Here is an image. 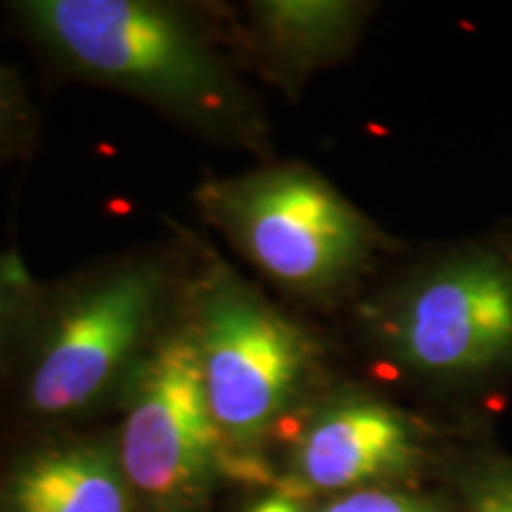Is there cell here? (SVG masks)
<instances>
[{
  "label": "cell",
  "mask_w": 512,
  "mask_h": 512,
  "mask_svg": "<svg viewBox=\"0 0 512 512\" xmlns=\"http://www.w3.org/2000/svg\"><path fill=\"white\" fill-rule=\"evenodd\" d=\"M19 12L76 72L209 131L256 128L219 50L181 12L143 0H31Z\"/></svg>",
  "instance_id": "6da1fadb"
},
{
  "label": "cell",
  "mask_w": 512,
  "mask_h": 512,
  "mask_svg": "<svg viewBox=\"0 0 512 512\" xmlns=\"http://www.w3.org/2000/svg\"><path fill=\"white\" fill-rule=\"evenodd\" d=\"M200 202L247 261L290 290L339 285L370 249L363 216L302 166H271L207 183Z\"/></svg>",
  "instance_id": "7a4b0ae2"
},
{
  "label": "cell",
  "mask_w": 512,
  "mask_h": 512,
  "mask_svg": "<svg viewBox=\"0 0 512 512\" xmlns=\"http://www.w3.org/2000/svg\"><path fill=\"white\" fill-rule=\"evenodd\" d=\"M188 332L211 415L233 441L259 439L311 373L306 332L223 264L197 285Z\"/></svg>",
  "instance_id": "3957f363"
},
{
  "label": "cell",
  "mask_w": 512,
  "mask_h": 512,
  "mask_svg": "<svg viewBox=\"0 0 512 512\" xmlns=\"http://www.w3.org/2000/svg\"><path fill=\"white\" fill-rule=\"evenodd\" d=\"M164 299V273L124 264L74 292L50 320L29 370V403L69 415L100 399L145 354Z\"/></svg>",
  "instance_id": "277c9868"
},
{
  "label": "cell",
  "mask_w": 512,
  "mask_h": 512,
  "mask_svg": "<svg viewBox=\"0 0 512 512\" xmlns=\"http://www.w3.org/2000/svg\"><path fill=\"white\" fill-rule=\"evenodd\" d=\"M221 439L188 328L157 339L128 375L119 444L126 482L159 505L188 503L219 465Z\"/></svg>",
  "instance_id": "5b68a950"
},
{
  "label": "cell",
  "mask_w": 512,
  "mask_h": 512,
  "mask_svg": "<svg viewBox=\"0 0 512 512\" xmlns=\"http://www.w3.org/2000/svg\"><path fill=\"white\" fill-rule=\"evenodd\" d=\"M399 361L427 375H463L512 354V271L496 256L448 261L401 294L384 320Z\"/></svg>",
  "instance_id": "8992f818"
},
{
  "label": "cell",
  "mask_w": 512,
  "mask_h": 512,
  "mask_svg": "<svg viewBox=\"0 0 512 512\" xmlns=\"http://www.w3.org/2000/svg\"><path fill=\"white\" fill-rule=\"evenodd\" d=\"M413 456L411 427L375 401H349L325 411L299 441L294 489H347L392 475Z\"/></svg>",
  "instance_id": "52a82bcc"
},
{
  "label": "cell",
  "mask_w": 512,
  "mask_h": 512,
  "mask_svg": "<svg viewBox=\"0 0 512 512\" xmlns=\"http://www.w3.org/2000/svg\"><path fill=\"white\" fill-rule=\"evenodd\" d=\"M15 512H131L121 465L91 446L62 448L29 463L12 482Z\"/></svg>",
  "instance_id": "ba28073f"
},
{
  "label": "cell",
  "mask_w": 512,
  "mask_h": 512,
  "mask_svg": "<svg viewBox=\"0 0 512 512\" xmlns=\"http://www.w3.org/2000/svg\"><path fill=\"white\" fill-rule=\"evenodd\" d=\"M256 31L280 62L302 64L347 29L351 8L339 3H259Z\"/></svg>",
  "instance_id": "9c48e42d"
},
{
  "label": "cell",
  "mask_w": 512,
  "mask_h": 512,
  "mask_svg": "<svg viewBox=\"0 0 512 512\" xmlns=\"http://www.w3.org/2000/svg\"><path fill=\"white\" fill-rule=\"evenodd\" d=\"M320 512H439L432 503L392 491H354L337 498Z\"/></svg>",
  "instance_id": "30bf717a"
},
{
  "label": "cell",
  "mask_w": 512,
  "mask_h": 512,
  "mask_svg": "<svg viewBox=\"0 0 512 512\" xmlns=\"http://www.w3.org/2000/svg\"><path fill=\"white\" fill-rule=\"evenodd\" d=\"M19 304H22V290H19V280L12 278L8 268L0 266V347H3L5 337L15 323Z\"/></svg>",
  "instance_id": "8fae6325"
},
{
  "label": "cell",
  "mask_w": 512,
  "mask_h": 512,
  "mask_svg": "<svg viewBox=\"0 0 512 512\" xmlns=\"http://www.w3.org/2000/svg\"><path fill=\"white\" fill-rule=\"evenodd\" d=\"M475 512H512V477L486 484L477 494Z\"/></svg>",
  "instance_id": "7c38bea8"
},
{
  "label": "cell",
  "mask_w": 512,
  "mask_h": 512,
  "mask_svg": "<svg viewBox=\"0 0 512 512\" xmlns=\"http://www.w3.org/2000/svg\"><path fill=\"white\" fill-rule=\"evenodd\" d=\"M249 512H304L302 503V491H278V494H271L261 501H256Z\"/></svg>",
  "instance_id": "4fadbf2b"
},
{
  "label": "cell",
  "mask_w": 512,
  "mask_h": 512,
  "mask_svg": "<svg viewBox=\"0 0 512 512\" xmlns=\"http://www.w3.org/2000/svg\"><path fill=\"white\" fill-rule=\"evenodd\" d=\"M3 95H5V88H3V83H0V107L5 105V100H3Z\"/></svg>",
  "instance_id": "5bb4252c"
}]
</instances>
